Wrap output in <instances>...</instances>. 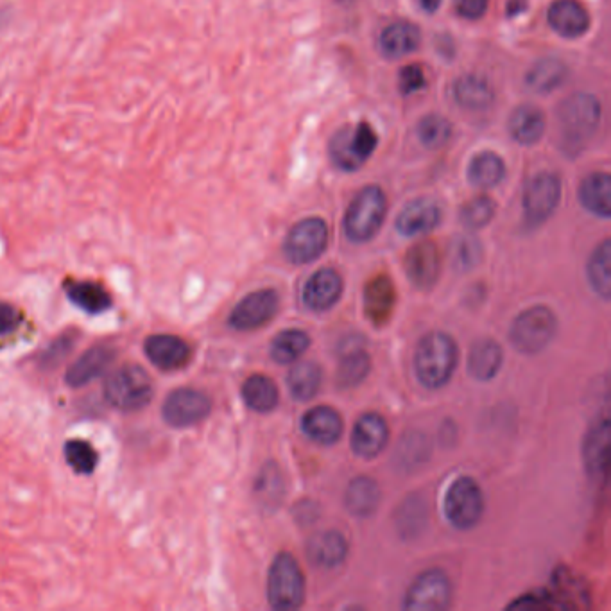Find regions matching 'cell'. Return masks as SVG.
<instances>
[{"instance_id":"cell-26","label":"cell","mask_w":611,"mask_h":611,"mask_svg":"<svg viewBox=\"0 0 611 611\" xmlns=\"http://www.w3.org/2000/svg\"><path fill=\"white\" fill-rule=\"evenodd\" d=\"M382 491L379 482L366 475L355 477L348 484L345 493V506L352 517L368 518L379 509Z\"/></svg>"},{"instance_id":"cell-24","label":"cell","mask_w":611,"mask_h":611,"mask_svg":"<svg viewBox=\"0 0 611 611\" xmlns=\"http://www.w3.org/2000/svg\"><path fill=\"white\" fill-rule=\"evenodd\" d=\"M422 42V33L420 27L407 22V20H398L389 24L379 38L380 52L388 58V60H398L404 58L407 54L416 51Z\"/></svg>"},{"instance_id":"cell-35","label":"cell","mask_w":611,"mask_h":611,"mask_svg":"<svg viewBox=\"0 0 611 611\" xmlns=\"http://www.w3.org/2000/svg\"><path fill=\"white\" fill-rule=\"evenodd\" d=\"M586 278L599 298L610 300L611 298V241L604 239L595 248L592 257L586 264Z\"/></svg>"},{"instance_id":"cell-20","label":"cell","mask_w":611,"mask_h":611,"mask_svg":"<svg viewBox=\"0 0 611 611\" xmlns=\"http://www.w3.org/2000/svg\"><path fill=\"white\" fill-rule=\"evenodd\" d=\"M350 545L343 533L336 529L319 531L307 543V556L310 563L319 568H336L345 563Z\"/></svg>"},{"instance_id":"cell-21","label":"cell","mask_w":611,"mask_h":611,"mask_svg":"<svg viewBox=\"0 0 611 611\" xmlns=\"http://www.w3.org/2000/svg\"><path fill=\"white\" fill-rule=\"evenodd\" d=\"M144 352L151 364L165 371L180 370L190 361V346L171 334L147 337Z\"/></svg>"},{"instance_id":"cell-48","label":"cell","mask_w":611,"mask_h":611,"mask_svg":"<svg viewBox=\"0 0 611 611\" xmlns=\"http://www.w3.org/2000/svg\"><path fill=\"white\" fill-rule=\"evenodd\" d=\"M420 4L427 13H436L441 6V0H420Z\"/></svg>"},{"instance_id":"cell-29","label":"cell","mask_w":611,"mask_h":611,"mask_svg":"<svg viewBox=\"0 0 611 611\" xmlns=\"http://www.w3.org/2000/svg\"><path fill=\"white\" fill-rule=\"evenodd\" d=\"M457 104L472 112H482L495 101V90L490 81L479 74H465L454 83Z\"/></svg>"},{"instance_id":"cell-46","label":"cell","mask_w":611,"mask_h":611,"mask_svg":"<svg viewBox=\"0 0 611 611\" xmlns=\"http://www.w3.org/2000/svg\"><path fill=\"white\" fill-rule=\"evenodd\" d=\"M490 0H456V11L468 20H479L484 17Z\"/></svg>"},{"instance_id":"cell-22","label":"cell","mask_w":611,"mask_h":611,"mask_svg":"<svg viewBox=\"0 0 611 611\" xmlns=\"http://www.w3.org/2000/svg\"><path fill=\"white\" fill-rule=\"evenodd\" d=\"M115 361V348L108 345H95L83 353L78 361L70 366L65 380L70 388L87 386L88 382L101 377Z\"/></svg>"},{"instance_id":"cell-10","label":"cell","mask_w":611,"mask_h":611,"mask_svg":"<svg viewBox=\"0 0 611 611\" xmlns=\"http://www.w3.org/2000/svg\"><path fill=\"white\" fill-rule=\"evenodd\" d=\"M561 180L558 174L540 173L525 185L522 208L529 226H542L560 205Z\"/></svg>"},{"instance_id":"cell-6","label":"cell","mask_w":611,"mask_h":611,"mask_svg":"<svg viewBox=\"0 0 611 611\" xmlns=\"http://www.w3.org/2000/svg\"><path fill=\"white\" fill-rule=\"evenodd\" d=\"M601 122V103L592 94H574L563 101L560 108L563 144L577 151L585 146Z\"/></svg>"},{"instance_id":"cell-41","label":"cell","mask_w":611,"mask_h":611,"mask_svg":"<svg viewBox=\"0 0 611 611\" xmlns=\"http://www.w3.org/2000/svg\"><path fill=\"white\" fill-rule=\"evenodd\" d=\"M330 156L334 164L346 173H353L366 164L361 156L357 155L352 142V128L337 131L336 137L330 142Z\"/></svg>"},{"instance_id":"cell-39","label":"cell","mask_w":611,"mask_h":611,"mask_svg":"<svg viewBox=\"0 0 611 611\" xmlns=\"http://www.w3.org/2000/svg\"><path fill=\"white\" fill-rule=\"evenodd\" d=\"M255 495L266 508H276L284 499V479L278 466L266 465L255 482Z\"/></svg>"},{"instance_id":"cell-8","label":"cell","mask_w":611,"mask_h":611,"mask_svg":"<svg viewBox=\"0 0 611 611\" xmlns=\"http://www.w3.org/2000/svg\"><path fill=\"white\" fill-rule=\"evenodd\" d=\"M328 224L321 217H307L294 224L284 241V255L293 266L312 264L327 251Z\"/></svg>"},{"instance_id":"cell-25","label":"cell","mask_w":611,"mask_h":611,"mask_svg":"<svg viewBox=\"0 0 611 611\" xmlns=\"http://www.w3.org/2000/svg\"><path fill=\"white\" fill-rule=\"evenodd\" d=\"M504 364V350L493 339H481L470 348L466 370L479 382H491L500 373Z\"/></svg>"},{"instance_id":"cell-32","label":"cell","mask_w":611,"mask_h":611,"mask_svg":"<svg viewBox=\"0 0 611 611\" xmlns=\"http://www.w3.org/2000/svg\"><path fill=\"white\" fill-rule=\"evenodd\" d=\"M468 181L479 189H493L506 178V164L497 153L482 151L468 165Z\"/></svg>"},{"instance_id":"cell-1","label":"cell","mask_w":611,"mask_h":611,"mask_svg":"<svg viewBox=\"0 0 611 611\" xmlns=\"http://www.w3.org/2000/svg\"><path fill=\"white\" fill-rule=\"evenodd\" d=\"M459 359L456 339L447 332H429L414 352V373L423 388L438 391L454 377Z\"/></svg>"},{"instance_id":"cell-4","label":"cell","mask_w":611,"mask_h":611,"mask_svg":"<svg viewBox=\"0 0 611 611\" xmlns=\"http://www.w3.org/2000/svg\"><path fill=\"white\" fill-rule=\"evenodd\" d=\"M556 332V314L545 305H534L513 319L509 327V343L522 355H536L551 345Z\"/></svg>"},{"instance_id":"cell-27","label":"cell","mask_w":611,"mask_h":611,"mask_svg":"<svg viewBox=\"0 0 611 611\" xmlns=\"http://www.w3.org/2000/svg\"><path fill=\"white\" fill-rule=\"evenodd\" d=\"M545 115L534 104H522L509 117V135L520 146H534L545 133Z\"/></svg>"},{"instance_id":"cell-31","label":"cell","mask_w":611,"mask_h":611,"mask_svg":"<svg viewBox=\"0 0 611 611\" xmlns=\"http://www.w3.org/2000/svg\"><path fill=\"white\" fill-rule=\"evenodd\" d=\"M568 78L567 65L558 58L536 61L525 76V85L536 94H549Z\"/></svg>"},{"instance_id":"cell-13","label":"cell","mask_w":611,"mask_h":611,"mask_svg":"<svg viewBox=\"0 0 611 611\" xmlns=\"http://www.w3.org/2000/svg\"><path fill=\"white\" fill-rule=\"evenodd\" d=\"M611 422L604 414L597 418L583 439V463L588 477L595 482H606L610 470Z\"/></svg>"},{"instance_id":"cell-28","label":"cell","mask_w":611,"mask_h":611,"mask_svg":"<svg viewBox=\"0 0 611 611\" xmlns=\"http://www.w3.org/2000/svg\"><path fill=\"white\" fill-rule=\"evenodd\" d=\"M579 203L592 216L601 219L611 217V178L610 174L594 173L586 176L579 185Z\"/></svg>"},{"instance_id":"cell-33","label":"cell","mask_w":611,"mask_h":611,"mask_svg":"<svg viewBox=\"0 0 611 611\" xmlns=\"http://www.w3.org/2000/svg\"><path fill=\"white\" fill-rule=\"evenodd\" d=\"M371 371L370 353L362 350L361 346L353 345L350 350L343 352L341 362L337 366V386L341 389H352L361 386L368 379Z\"/></svg>"},{"instance_id":"cell-36","label":"cell","mask_w":611,"mask_h":611,"mask_svg":"<svg viewBox=\"0 0 611 611\" xmlns=\"http://www.w3.org/2000/svg\"><path fill=\"white\" fill-rule=\"evenodd\" d=\"M310 336L305 330L300 328H287L280 334H276L275 339L269 346V355L276 364H294L302 357L303 353L310 348Z\"/></svg>"},{"instance_id":"cell-11","label":"cell","mask_w":611,"mask_h":611,"mask_svg":"<svg viewBox=\"0 0 611 611\" xmlns=\"http://www.w3.org/2000/svg\"><path fill=\"white\" fill-rule=\"evenodd\" d=\"M212 413V400L203 391L192 388L174 389L165 398L162 416L174 429H187L198 425Z\"/></svg>"},{"instance_id":"cell-14","label":"cell","mask_w":611,"mask_h":611,"mask_svg":"<svg viewBox=\"0 0 611 611\" xmlns=\"http://www.w3.org/2000/svg\"><path fill=\"white\" fill-rule=\"evenodd\" d=\"M404 269L407 280L418 291H431L441 273L438 246L432 241L416 242L405 255Z\"/></svg>"},{"instance_id":"cell-42","label":"cell","mask_w":611,"mask_h":611,"mask_svg":"<svg viewBox=\"0 0 611 611\" xmlns=\"http://www.w3.org/2000/svg\"><path fill=\"white\" fill-rule=\"evenodd\" d=\"M482 259L481 242L477 241L472 235H461L456 241L452 242L450 248V262L452 267L459 273H466L474 269Z\"/></svg>"},{"instance_id":"cell-47","label":"cell","mask_w":611,"mask_h":611,"mask_svg":"<svg viewBox=\"0 0 611 611\" xmlns=\"http://www.w3.org/2000/svg\"><path fill=\"white\" fill-rule=\"evenodd\" d=\"M18 321H20L18 310L9 303L0 302V337L13 334L17 330Z\"/></svg>"},{"instance_id":"cell-43","label":"cell","mask_w":611,"mask_h":611,"mask_svg":"<svg viewBox=\"0 0 611 611\" xmlns=\"http://www.w3.org/2000/svg\"><path fill=\"white\" fill-rule=\"evenodd\" d=\"M497 212V205L490 196H477L470 199L465 207L461 208V223L466 230H481L493 221Z\"/></svg>"},{"instance_id":"cell-16","label":"cell","mask_w":611,"mask_h":611,"mask_svg":"<svg viewBox=\"0 0 611 611\" xmlns=\"http://www.w3.org/2000/svg\"><path fill=\"white\" fill-rule=\"evenodd\" d=\"M389 425L379 413H364L353 425L350 447L361 459H375L388 447Z\"/></svg>"},{"instance_id":"cell-34","label":"cell","mask_w":611,"mask_h":611,"mask_svg":"<svg viewBox=\"0 0 611 611\" xmlns=\"http://www.w3.org/2000/svg\"><path fill=\"white\" fill-rule=\"evenodd\" d=\"M323 382L319 364L312 361L296 362L287 375V388L294 400L309 402L318 395Z\"/></svg>"},{"instance_id":"cell-17","label":"cell","mask_w":611,"mask_h":611,"mask_svg":"<svg viewBox=\"0 0 611 611\" xmlns=\"http://www.w3.org/2000/svg\"><path fill=\"white\" fill-rule=\"evenodd\" d=\"M441 208L434 199L420 198L411 201L396 217V232L409 239L422 237L438 228Z\"/></svg>"},{"instance_id":"cell-44","label":"cell","mask_w":611,"mask_h":611,"mask_svg":"<svg viewBox=\"0 0 611 611\" xmlns=\"http://www.w3.org/2000/svg\"><path fill=\"white\" fill-rule=\"evenodd\" d=\"M63 452H65L67 463L76 474H92L95 466L99 463V456H97L95 448L83 439H70L65 443Z\"/></svg>"},{"instance_id":"cell-38","label":"cell","mask_w":611,"mask_h":611,"mask_svg":"<svg viewBox=\"0 0 611 611\" xmlns=\"http://www.w3.org/2000/svg\"><path fill=\"white\" fill-rule=\"evenodd\" d=\"M429 511H427V502L422 497H409L404 504L398 509V531L405 538H414L422 533L423 527L427 525Z\"/></svg>"},{"instance_id":"cell-40","label":"cell","mask_w":611,"mask_h":611,"mask_svg":"<svg viewBox=\"0 0 611 611\" xmlns=\"http://www.w3.org/2000/svg\"><path fill=\"white\" fill-rule=\"evenodd\" d=\"M452 131H454V128H452L450 121H447L441 115L423 117L418 124V128H416L422 146L427 147V149H441V147L447 146L450 138H452Z\"/></svg>"},{"instance_id":"cell-18","label":"cell","mask_w":611,"mask_h":611,"mask_svg":"<svg viewBox=\"0 0 611 611\" xmlns=\"http://www.w3.org/2000/svg\"><path fill=\"white\" fill-rule=\"evenodd\" d=\"M396 307V289L386 273L373 276L364 287V314L375 327H384Z\"/></svg>"},{"instance_id":"cell-15","label":"cell","mask_w":611,"mask_h":611,"mask_svg":"<svg viewBox=\"0 0 611 611\" xmlns=\"http://www.w3.org/2000/svg\"><path fill=\"white\" fill-rule=\"evenodd\" d=\"M343 278L332 267H323L310 275L303 285L302 302L310 312L334 309L343 296Z\"/></svg>"},{"instance_id":"cell-2","label":"cell","mask_w":611,"mask_h":611,"mask_svg":"<svg viewBox=\"0 0 611 611\" xmlns=\"http://www.w3.org/2000/svg\"><path fill=\"white\" fill-rule=\"evenodd\" d=\"M386 214L388 199L384 190L377 185H368L359 190L346 210L343 221L346 239L355 244L373 241L384 224Z\"/></svg>"},{"instance_id":"cell-12","label":"cell","mask_w":611,"mask_h":611,"mask_svg":"<svg viewBox=\"0 0 611 611\" xmlns=\"http://www.w3.org/2000/svg\"><path fill=\"white\" fill-rule=\"evenodd\" d=\"M280 310V296L275 289H260L244 296L230 312L228 325L239 332H251L275 319Z\"/></svg>"},{"instance_id":"cell-23","label":"cell","mask_w":611,"mask_h":611,"mask_svg":"<svg viewBox=\"0 0 611 611\" xmlns=\"http://www.w3.org/2000/svg\"><path fill=\"white\" fill-rule=\"evenodd\" d=\"M549 26L563 38H579L590 27V17L585 6L577 0H556L547 13Z\"/></svg>"},{"instance_id":"cell-19","label":"cell","mask_w":611,"mask_h":611,"mask_svg":"<svg viewBox=\"0 0 611 611\" xmlns=\"http://www.w3.org/2000/svg\"><path fill=\"white\" fill-rule=\"evenodd\" d=\"M343 418L334 407L318 405L303 414L302 431L310 441L330 447L343 436Z\"/></svg>"},{"instance_id":"cell-45","label":"cell","mask_w":611,"mask_h":611,"mask_svg":"<svg viewBox=\"0 0 611 611\" xmlns=\"http://www.w3.org/2000/svg\"><path fill=\"white\" fill-rule=\"evenodd\" d=\"M398 87L404 95L416 94L427 87L425 70L420 65H405L398 76Z\"/></svg>"},{"instance_id":"cell-3","label":"cell","mask_w":611,"mask_h":611,"mask_svg":"<svg viewBox=\"0 0 611 611\" xmlns=\"http://www.w3.org/2000/svg\"><path fill=\"white\" fill-rule=\"evenodd\" d=\"M267 603L278 611L302 608L307 585L302 567L291 552H280L267 574Z\"/></svg>"},{"instance_id":"cell-5","label":"cell","mask_w":611,"mask_h":611,"mask_svg":"<svg viewBox=\"0 0 611 611\" xmlns=\"http://www.w3.org/2000/svg\"><path fill=\"white\" fill-rule=\"evenodd\" d=\"M155 395L153 382L146 370L137 364H126L108 375L104 382L106 402L119 411H140L151 404Z\"/></svg>"},{"instance_id":"cell-7","label":"cell","mask_w":611,"mask_h":611,"mask_svg":"<svg viewBox=\"0 0 611 611\" xmlns=\"http://www.w3.org/2000/svg\"><path fill=\"white\" fill-rule=\"evenodd\" d=\"M443 513L448 524L459 531L474 529L484 515V493L479 482L470 475H461L450 482L443 500Z\"/></svg>"},{"instance_id":"cell-9","label":"cell","mask_w":611,"mask_h":611,"mask_svg":"<svg viewBox=\"0 0 611 611\" xmlns=\"http://www.w3.org/2000/svg\"><path fill=\"white\" fill-rule=\"evenodd\" d=\"M452 581L445 570L429 568L414 579L404 597L402 608L407 611L447 610L452 603Z\"/></svg>"},{"instance_id":"cell-37","label":"cell","mask_w":611,"mask_h":611,"mask_svg":"<svg viewBox=\"0 0 611 611\" xmlns=\"http://www.w3.org/2000/svg\"><path fill=\"white\" fill-rule=\"evenodd\" d=\"M65 291L70 302L88 314H101L112 307L110 294L94 282H69L65 285Z\"/></svg>"},{"instance_id":"cell-30","label":"cell","mask_w":611,"mask_h":611,"mask_svg":"<svg viewBox=\"0 0 611 611\" xmlns=\"http://www.w3.org/2000/svg\"><path fill=\"white\" fill-rule=\"evenodd\" d=\"M242 400L255 413H273L280 404V391L273 379L255 373L242 384Z\"/></svg>"}]
</instances>
